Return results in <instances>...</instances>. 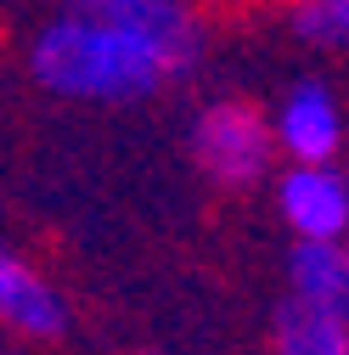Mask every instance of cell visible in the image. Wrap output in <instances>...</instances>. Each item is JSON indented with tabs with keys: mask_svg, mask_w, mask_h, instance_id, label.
<instances>
[{
	"mask_svg": "<svg viewBox=\"0 0 349 355\" xmlns=\"http://www.w3.org/2000/svg\"><path fill=\"white\" fill-rule=\"evenodd\" d=\"M181 0H68L34 40V79L73 102H141L197 62Z\"/></svg>",
	"mask_w": 349,
	"mask_h": 355,
	"instance_id": "6da1fadb",
	"label": "cell"
},
{
	"mask_svg": "<svg viewBox=\"0 0 349 355\" xmlns=\"http://www.w3.org/2000/svg\"><path fill=\"white\" fill-rule=\"evenodd\" d=\"M271 153H276L271 119L253 102H208L197 113V124H192V158L203 164L208 181H220V187L265 181Z\"/></svg>",
	"mask_w": 349,
	"mask_h": 355,
	"instance_id": "7a4b0ae2",
	"label": "cell"
},
{
	"mask_svg": "<svg viewBox=\"0 0 349 355\" xmlns=\"http://www.w3.org/2000/svg\"><path fill=\"white\" fill-rule=\"evenodd\" d=\"M276 209L293 237H349V175L327 164H293L276 181Z\"/></svg>",
	"mask_w": 349,
	"mask_h": 355,
	"instance_id": "3957f363",
	"label": "cell"
},
{
	"mask_svg": "<svg viewBox=\"0 0 349 355\" xmlns=\"http://www.w3.org/2000/svg\"><path fill=\"white\" fill-rule=\"evenodd\" d=\"M271 136H276V147H282L293 164H327V158H338V147H343V107L332 102L327 85L298 79L293 91L282 96V107H276Z\"/></svg>",
	"mask_w": 349,
	"mask_h": 355,
	"instance_id": "277c9868",
	"label": "cell"
},
{
	"mask_svg": "<svg viewBox=\"0 0 349 355\" xmlns=\"http://www.w3.org/2000/svg\"><path fill=\"white\" fill-rule=\"evenodd\" d=\"M287 277L298 304L349 322V237H298Z\"/></svg>",
	"mask_w": 349,
	"mask_h": 355,
	"instance_id": "5b68a950",
	"label": "cell"
},
{
	"mask_svg": "<svg viewBox=\"0 0 349 355\" xmlns=\"http://www.w3.org/2000/svg\"><path fill=\"white\" fill-rule=\"evenodd\" d=\"M0 322L17 327V333H28V338H57L62 322H68L57 288L39 282L12 248H0Z\"/></svg>",
	"mask_w": 349,
	"mask_h": 355,
	"instance_id": "8992f818",
	"label": "cell"
},
{
	"mask_svg": "<svg viewBox=\"0 0 349 355\" xmlns=\"http://www.w3.org/2000/svg\"><path fill=\"white\" fill-rule=\"evenodd\" d=\"M271 355H349V322L287 299L271 327Z\"/></svg>",
	"mask_w": 349,
	"mask_h": 355,
	"instance_id": "52a82bcc",
	"label": "cell"
},
{
	"mask_svg": "<svg viewBox=\"0 0 349 355\" xmlns=\"http://www.w3.org/2000/svg\"><path fill=\"white\" fill-rule=\"evenodd\" d=\"M293 34L310 46L349 51V0H298L293 6Z\"/></svg>",
	"mask_w": 349,
	"mask_h": 355,
	"instance_id": "ba28073f",
	"label": "cell"
}]
</instances>
